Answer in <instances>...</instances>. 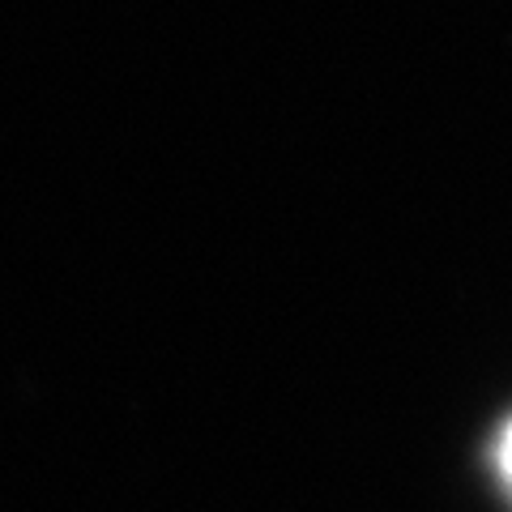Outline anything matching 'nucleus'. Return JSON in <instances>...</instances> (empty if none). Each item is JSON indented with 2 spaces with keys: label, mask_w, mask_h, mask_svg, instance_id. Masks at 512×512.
Instances as JSON below:
<instances>
[{
  "label": "nucleus",
  "mask_w": 512,
  "mask_h": 512,
  "mask_svg": "<svg viewBox=\"0 0 512 512\" xmlns=\"http://www.w3.org/2000/svg\"><path fill=\"white\" fill-rule=\"evenodd\" d=\"M500 466H504V474H508V483H512V423H508V431H504V440H500Z\"/></svg>",
  "instance_id": "obj_1"
}]
</instances>
